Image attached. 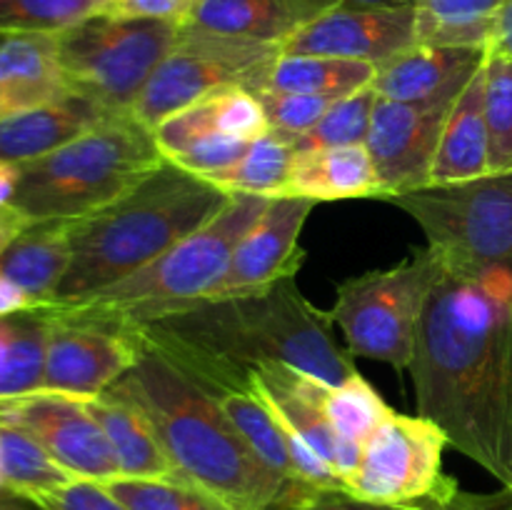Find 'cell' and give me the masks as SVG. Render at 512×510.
Returning <instances> with one entry per match:
<instances>
[{"label": "cell", "mask_w": 512, "mask_h": 510, "mask_svg": "<svg viewBox=\"0 0 512 510\" xmlns=\"http://www.w3.org/2000/svg\"><path fill=\"white\" fill-rule=\"evenodd\" d=\"M408 370L418 415L512 490V273L443 265Z\"/></svg>", "instance_id": "obj_1"}, {"label": "cell", "mask_w": 512, "mask_h": 510, "mask_svg": "<svg viewBox=\"0 0 512 510\" xmlns=\"http://www.w3.org/2000/svg\"><path fill=\"white\" fill-rule=\"evenodd\" d=\"M333 325L330 313L315 308L290 275L253 293L203 300L133 330L200 388L248 385L250 370L265 363L343 385L358 370L335 345Z\"/></svg>", "instance_id": "obj_2"}, {"label": "cell", "mask_w": 512, "mask_h": 510, "mask_svg": "<svg viewBox=\"0 0 512 510\" xmlns=\"http://www.w3.org/2000/svg\"><path fill=\"white\" fill-rule=\"evenodd\" d=\"M140 345L138 363L115 385L148 415L180 478L210 490L233 510H288L315 490L270 473L195 380L143 340Z\"/></svg>", "instance_id": "obj_3"}, {"label": "cell", "mask_w": 512, "mask_h": 510, "mask_svg": "<svg viewBox=\"0 0 512 510\" xmlns=\"http://www.w3.org/2000/svg\"><path fill=\"white\" fill-rule=\"evenodd\" d=\"M230 200L210 180L163 160L113 203L73 220L70 265L53 305L78 303L135 273L208 225Z\"/></svg>", "instance_id": "obj_4"}, {"label": "cell", "mask_w": 512, "mask_h": 510, "mask_svg": "<svg viewBox=\"0 0 512 510\" xmlns=\"http://www.w3.org/2000/svg\"><path fill=\"white\" fill-rule=\"evenodd\" d=\"M265 205L268 198L263 195H233L208 225L165 250L160 258L78 303L45 310L58 318L133 330L203 303L223 283L235 248Z\"/></svg>", "instance_id": "obj_5"}, {"label": "cell", "mask_w": 512, "mask_h": 510, "mask_svg": "<svg viewBox=\"0 0 512 510\" xmlns=\"http://www.w3.org/2000/svg\"><path fill=\"white\" fill-rule=\"evenodd\" d=\"M153 130L113 115L43 158L20 163L13 205L30 223L78 220L113 203L163 163Z\"/></svg>", "instance_id": "obj_6"}, {"label": "cell", "mask_w": 512, "mask_h": 510, "mask_svg": "<svg viewBox=\"0 0 512 510\" xmlns=\"http://www.w3.org/2000/svg\"><path fill=\"white\" fill-rule=\"evenodd\" d=\"M180 25L170 20L118 18L98 13L58 33V53L68 90L108 115H130Z\"/></svg>", "instance_id": "obj_7"}, {"label": "cell", "mask_w": 512, "mask_h": 510, "mask_svg": "<svg viewBox=\"0 0 512 510\" xmlns=\"http://www.w3.org/2000/svg\"><path fill=\"white\" fill-rule=\"evenodd\" d=\"M440 273L443 263L425 248L393 268L343 280L330 318L343 330L350 353L408 370Z\"/></svg>", "instance_id": "obj_8"}, {"label": "cell", "mask_w": 512, "mask_h": 510, "mask_svg": "<svg viewBox=\"0 0 512 510\" xmlns=\"http://www.w3.org/2000/svg\"><path fill=\"white\" fill-rule=\"evenodd\" d=\"M390 203L423 228L428 248L445 268L512 273V173L428 185Z\"/></svg>", "instance_id": "obj_9"}, {"label": "cell", "mask_w": 512, "mask_h": 510, "mask_svg": "<svg viewBox=\"0 0 512 510\" xmlns=\"http://www.w3.org/2000/svg\"><path fill=\"white\" fill-rule=\"evenodd\" d=\"M278 55V43L225 38L203 30L180 28L173 50L150 75L130 115L153 130L178 110L190 108L225 88L260 93L268 85L270 68Z\"/></svg>", "instance_id": "obj_10"}, {"label": "cell", "mask_w": 512, "mask_h": 510, "mask_svg": "<svg viewBox=\"0 0 512 510\" xmlns=\"http://www.w3.org/2000/svg\"><path fill=\"white\" fill-rule=\"evenodd\" d=\"M443 430L423 415L388 410L365 440L363 455L345 490L373 503L410 505L453 483L443 473Z\"/></svg>", "instance_id": "obj_11"}, {"label": "cell", "mask_w": 512, "mask_h": 510, "mask_svg": "<svg viewBox=\"0 0 512 510\" xmlns=\"http://www.w3.org/2000/svg\"><path fill=\"white\" fill-rule=\"evenodd\" d=\"M0 423L33 435L73 478L93 483L120 478L113 448L80 395L33 390L0 398Z\"/></svg>", "instance_id": "obj_12"}, {"label": "cell", "mask_w": 512, "mask_h": 510, "mask_svg": "<svg viewBox=\"0 0 512 510\" xmlns=\"http://www.w3.org/2000/svg\"><path fill=\"white\" fill-rule=\"evenodd\" d=\"M455 100L458 98L428 103L375 100L365 148L378 175L380 200L428 188L440 135Z\"/></svg>", "instance_id": "obj_13"}, {"label": "cell", "mask_w": 512, "mask_h": 510, "mask_svg": "<svg viewBox=\"0 0 512 510\" xmlns=\"http://www.w3.org/2000/svg\"><path fill=\"white\" fill-rule=\"evenodd\" d=\"M43 313L48 315V343L38 390L80 398L100 395L113 388L143 353L135 330Z\"/></svg>", "instance_id": "obj_14"}, {"label": "cell", "mask_w": 512, "mask_h": 510, "mask_svg": "<svg viewBox=\"0 0 512 510\" xmlns=\"http://www.w3.org/2000/svg\"><path fill=\"white\" fill-rule=\"evenodd\" d=\"M418 45L415 8H333L280 43L285 55H328L380 65Z\"/></svg>", "instance_id": "obj_15"}, {"label": "cell", "mask_w": 512, "mask_h": 510, "mask_svg": "<svg viewBox=\"0 0 512 510\" xmlns=\"http://www.w3.org/2000/svg\"><path fill=\"white\" fill-rule=\"evenodd\" d=\"M313 205V200L293 198V195L268 198L260 218L235 248L223 283L210 298L253 293L290 275H298L305 255L300 248V233Z\"/></svg>", "instance_id": "obj_16"}, {"label": "cell", "mask_w": 512, "mask_h": 510, "mask_svg": "<svg viewBox=\"0 0 512 510\" xmlns=\"http://www.w3.org/2000/svg\"><path fill=\"white\" fill-rule=\"evenodd\" d=\"M488 48H445V45H413L375 65L370 88L378 98L398 103L458 98L473 75L483 68Z\"/></svg>", "instance_id": "obj_17"}, {"label": "cell", "mask_w": 512, "mask_h": 510, "mask_svg": "<svg viewBox=\"0 0 512 510\" xmlns=\"http://www.w3.org/2000/svg\"><path fill=\"white\" fill-rule=\"evenodd\" d=\"M70 95L58 33H0V118Z\"/></svg>", "instance_id": "obj_18"}, {"label": "cell", "mask_w": 512, "mask_h": 510, "mask_svg": "<svg viewBox=\"0 0 512 510\" xmlns=\"http://www.w3.org/2000/svg\"><path fill=\"white\" fill-rule=\"evenodd\" d=\"M93 418L103 428L115 460H118L120 478L135 480H173L180 478L168 453L160 445L148 415L138 403L118 385L100 395L83 398Z\"/></svg>", "instance_id": "obj_19"}, {"label": "cell", "mask_w": 512, "mask_h": 510, "mask_svg": "<svg viewBox=\"0 0 512 510\" xmlns=\"http://www.w3.org/2000/svg\"><path fill=\"white\" fill-rule=\"evenodd\" d=\"M113 118L98 105L78 95H65L55 103L0 118V158L8 163H28L53 153L93 125Z\"/></svg>", "instance_id": "obj_20"}, {"label": "cell", "mask_w": 512, "mask_h": 510, "mask_svg": "<svg viewBox=\"0 0 512 510\" xmlns=\"http://www.w3.org/2000/svg\"><path fill=\"white\" fill-rule=\"evenodd\" d=\"M490 175V143L485 123V63L450 108L435 153L430 185H453Z\"/></svg>", "instance_id": "obj_21"}, {"label": "cell", "mask_w": 512, "mask_h": 510, "mask_svg": "<svg viewBox=\"0 0 512 510\" xmlns=\"http://www.w3.org/2000/svg\"><path fill=\"white\" fill-rule=\"evenodd\" d=\"M153 138L168 163L205 180L238 163L250 148L248 140L230 138L215 125L205 98L155 125Z\"/></svg>", "instance_id": "obj_22"}, {"label": "cell", "mask_w": 512, "mask_h": 510, "mask_svg": "<svg viewBox=\"0 0 512 510\" xmlns=\"http://www.w3.org/2000/svg\"><path fill=\"white\" fill-rule=\"evenodd\" d=\"M70 228L73 220H40L30 223L0 253V273L40 305L55 303L60 283L70 265Z\"/></svg>", "instance_id": "obj_23"}, {"label": "cell", "mask_w": 512, "mask_h": 510, "mask_svg": "<svg viewBox=\"0 0 512 510\" xmlns=\"http://www.w3.org/2000/svg\"><path fill=\"white\" fill-rule=\"evenodd\" d=\"M283 195L320 200L380 198V183L365 145L295 153Z\"/></svg>", "instance_id": "obj_24"}, {"label": "cell", "mask_w": 512, "mask_h": 510, "mask_svg": "<svg viewBox=\"0 0 512 510\" xmlns=\"http://www.w3.org/2000/svg\"><path fill=\"white\" fill-rule=\"evenodd\" d=\"M300 25L295 0H200L180 28L280 45Z\"/></svg>", "instance_id": "obj_25"}, {"label": "cell", "mask_w": 512, "mask_h": 510, "mask_svg": "<svg viewBox=\"0 0 512 510\" xmlns=\"http://www.w3.org/2000/svg\"><path fill=\"white\" fill-rule=\"evenodd\" d=\"M203 390L215 400L225 420L238 430L240 438L248 443V448L258 455V460L270 473H275L285 483H303L293 468V460H290L288 445H285L283 433H280L278 420L273 418L268 405L255 393L253 380L248 385H220V388Z\"/></svg>", "instance_id": "obj_26"}, {"label": "cell", "mask_w": 512, "mask_h": 510, "mask_svg": "<svg viewBox=\"0 0 512 510\" xmlns=\"http://www.w3.org/2000/svg\"><path fill=\"white\" fill-rule=\"evenodd\" d=\"M375 65L363 60L328 58V55H285L280 53L268 75L265 90L280 93L320 95V98H348L370 88Z\"/></svg>", "instance_id": "obj_27"}, {"label": "cell", "mask_w": 512, "mask_h": 510, "mask_svg": "<svg viewBox=\"0 0 512 510\" xmlns=\"http://www.w3.org/2000/svg\"><path fill=\"white\" fill-rule=\"evenodd\" d=\"M505 0H415L418 43L488 48Z\"/></svg>", "instance_id": "obj_28"}, {"label": "cell", "mask_w": 512, "mask_h": 510, "mask_svg": "<svg viewBox=\"0 0 512 510\" xmlns=\"http://www.w3.org/2000/svg\"><path fill=\"white\" fill-rule=\"evenodd\" d=\"M48 315L43 310L0 318V398L33 393L43 383Z\"/></svg>", "instance_id": "obj_29"}, {"label": "cell", "mask_w": 512, "mask_h": 510, "mask_svg": "<svg viewBox=\"0 0 512 510\" xmlns=\"http://www.w3.org/2000/svg\"><path fill=\"white\" fill-rule=\"evenodd\" d=\"M0 473L5 493L33 500L35 495L73 483V475L38 443L15 425L0 423Z\"/></svg>", "instance_id": "obj_30"}, {"label": "cell", "mask_w": 512, "mask_h": 510, "mask_svg": "<svg viewBox=\"0 0 512 510\" xmlns=\"http://www.w3.org/2000/svg\"><path fill=\"white\" fill-rule=\"evenodd\" d=\"M293 158V140L270 130L263 138L250 143V148L245 150V155L238 163L210 175L208 180L230 195H263V198H275V195L285 193Z\"/></svg>", "instance_id": "obj_31"}, {"label": "cell", "mask_w": 512, "mask_h": 510, "mask_svg": "<svg viewBox=\"0 0 512 510\" xmlns=\"http://www.w3.org/2000/svg\"><path fill=\"white\" fill-rule=\"evenodd\" d=\"M308 385L318 408L345 443L365 445V440L383 423L390 410L378 390L360 373H355L343 385H328L310 375Z\"/></svg>", "instance_id": "obj_32"}, {"label": "cell", "mask_w": 512, "mask_h": 510, "mask_svg": "<svg viewBox=\"0 0 512 510\" xmlns=\"http://www.w3.org/2000/svg\"><path fill=\"white\" fill-rule=\"evenodd\" d=\"M130 510H233L210 490L185 478L135 480L115 478L103 483Z\"/></svg>", "instance_id": "obj_33"}, {"label": "cell", "mask_w": 512, "mask_h": 510, "mask_svg": "<svg viewBox=\"0 0 512 510\" xmlns=\"http://www.w3.org/2000/svg\"><path fill=\"white\" fill-rule=\"evenodd\" d=\"M373 88H363L358 93L340 98L330 105L328 113L320 118L318 125L295 140V153L325 148H345V145H365L370 133V118L375 108Z\"/></svg>", "instance_id": "obj_34"}, {"label": "cell", "mask_w": 512, "mask_h": 510, "mask_svg": "<svg viewBox=\"0 0 512 510\" xmlns=\"http://www.w3.org/2000/svg\"><path fill=\"white\" fill-rule=\"evenodd\" d=\"M485 123L490 143V175L512 173V60L485 58Z\"/></svg>", "instance_id": "obj_35"}, {"label": "cell", "mask_w": 512, "mask_h": 510, "mask_svg": "<svg viewBox=\"0 0 512 510\" xmlns=\"http://www.w3.org/2000/svg\"><path fill=\"white\" fill-rule=\"evenodd\" d=\"M105 5L108 0H0V33H63Z\"/></svg>", "instance_id": "obj_36"}, {"label": "cell", "mask_w": 512, "mask_h": 510, "mask_svg": "<svg viewBox=\"0 0 512 510\" xmlns=\"http://www.w3.org/2000/svg\"><path fill=\"white\" fill-rule=\"evenodd\" d=\"M210 113H213L215 125L223 130L225 135L238 140H253L263 138L270 133L268 115H265L263 103L255 93L245 88H225L220 93L208 95Z\"/></svg>", "instance_id": "obj_37"}, {"label": "cell", "mask_w": 512, "mask_h": 510, "mask_svg": "<svg viewBox=\"0 0 512 510\" xmlns=\"http://www.w3.org/2000/svg\"><path fill=\"white\" fill-rule=\"evenodd\" d=\"M263 103L265 115H268L270 130L285 135L295 143L303 133H308L313 125L320 123L333 98H320V95H303V93H280V90H260L255 93Z\"/></svg>", "instance_id": "obj_38"}, {"label": "cell", "mask_w": 512, "mask_h": 510, "mask_svg": "<svg viewBox=\"0 0 512 510\" xmlns=\"http://www.w3.org/2000/svg\"><path fill=\"white\" fill-rule=\"evenodd\" d=\"M38 510H130L103 483L75 478L63 488L48 490L28 500Z\"/></svg>", "instance_id": "obj_39"}, {"label": "cell", "mask_w": 512, "mask_h": 510, "mask_svg": "<svg viewBox=\"0 0 512 510\" xmlns=\"http://www.w3.org/2000/svg\"><path fill=\"white\" fill-rule=\"evenodd\" d=\"M405 510H512V490L503 488L498 493H465L460 485L450 483L435 495L405 505Z\"/></svg>", "instance_id": "obj_40"}, {"label": "cell", "mask_w": 512, "mask_h": 510, "mask_svg": "<svg viewBox=\"0 0 512 510\" xmlns=\"http://www.w3.org/2000/svg\"><path fill=\"white\" fill-rule=\"evenodd\" d=\"M200 0H108L103 13L118 18H150L170 20L183 25Z\"/></svg>", "instance_id": "obj_41"}, {"label": "cell", "mask_w": 512, "mask_h": 510, "mask_svg": "<svg viewBox=\"0 0 512 510\" xmlns=\"http://www.w3.org/2000/svg\"><path fill=\"white\" fill-rule=\"evenodd\" d=\"M288 510H405V505L373 503V500L358 498V495H353L350 490H343V488H333V490L315 488Z\"/></svg>", "instance_id": "obj_42"}, {"label": "cell", "mask_w": 512, "mask_h": 510, "mask_svg": "<svg viewBox=\"0 0 512 510\" xmlns=\"http://www.w3.org/2000/svg\"><path fill=\"white\" fill-rule=\"evenodd\" d=\"M305 23L333 8H415V0H295Z\"/></svg>", "instance_id": "obj_43"}, {"label": "cell", "mask_w": 512, "mask_h": 510, "mask_svg": "<svg viewBox=\"0 0 512 510\" xmlns=\"http://www.w3.org/2000/svg\"><path fill=\"white\" fill-rule=\"evenodd\" d=\"M33 310H43V305H40L38 300L30 298L23 288H18L13 280L5 278V275L0 273V318L33 313Z\"/></svg>", "instance_id": "obj_44"}, {"label": "cell", "mask_w": 512, "mask_h": 510, "mask_svg": "<svg viewBox=\"0 0 512 510\" xmlns=\"http://www.w3.org/2000/svg\"><path fill=\"white\" fill-rule=\"evenodd\" d=\"M488 53L503 55L512 60V0H505L503 8L498 13V23H495L493 38H490Z\"/></svg>", "instance_id": "obj_45"}, {"label": "cell", "mask_w": 512, "mask_h": 510, "mask_svg": "<svg viewBox=\"0 0 512 510\" xmlns=\"http://www.w3.org/2000/svg\"><path fill=\"white\" fill-rule=\"evenodd\" d=\"M30 225V220L25 218L23 210L15 208L13 203H5L0 205V253L23 233L25 228Z\"/></svg>", "instance_id": "obj_46"}, {"label": "cell", "mask_w": 512, "mask_h": 510, "mask_svg": "<svg viewBox=\"0 0 512 510\" xmlns=\"http://www.w3.org/2000/svg\"><path fill=\"white\" fill-rule=\"evenodd\" d=\"M20 180V168L15 163L0 158V205L13 203V195L18 190Z\"/></svg>", "instance_id": "obj_47"}, {"label": "cell", "mask_w": 512, "mask_h": 510, "mask_svg": "<svg viewBox=\"0 0 512 510\" xmlns=\"http://www.w3.org/2000/svg\"><path fill=\"white\" fill-rule=\"evenodd\" d=\"M23 498H15V495L8 493V498H0V510H28L25 505H20Z\"/></svg>", "instance_id": "obj_48"}, {"label": "cell", "mask_w": 512, "mask_h": 510, "mask_svg": "<svg viewBox=\"0 0 512 510\" xmlns=\"http://www.w3.org/2000/svg\"><path fill=\"white\" fill-rule=\"evenodd\" d=\"M3 490H5L3 488V473H0V493H3Z\"/></svg>", "instance_id": "obj_49"}]
</instances>
